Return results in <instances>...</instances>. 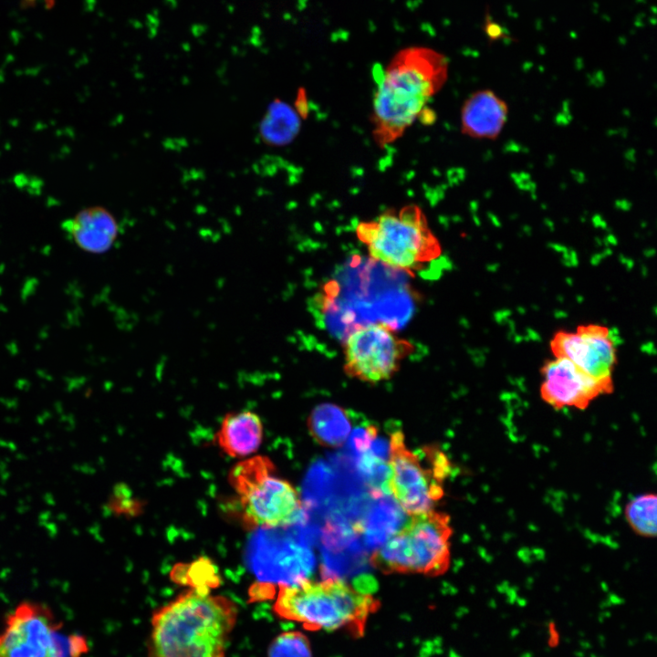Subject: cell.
Listing matches in <instances>:
<instances>
[{"mask_svg":"<svg viewBox=\"0 0 657 657\" xmlns=\"http://www.w3.org/2000/svg\"><path fill=\"white\" fill-rule=\"evenodd\" d=\"M165 1L168 3V5L174 7L176 5L178 0H165Z\"/></svg>","mask_w":657,"mask_h":657,"instance_id":"cell-20","label":"cell"},{"mask_svg":"<svg viewBox=\"0 0 657 657\" xmlns=\"http://www.w3.org/2000/svg\"><path fill=\"white\" fill-rule=\"evenodd\" d=\"M61 227L78 248L96 255L109 251L119 235V224L115 216L99 205L78 211L66 219Z\"/></svg>","mask_w":657,"mask_h":657,"instance_id":"cell-12","label":"cell"},{"mask_svg":"<svg viewBox=\"0 0 657 657\" xmlns=\"http://www.w3.org/2000/svg\"><path fill=\"white\" fill-rule=\"evenodd\" d=\"M51 615L22 605L8 616L0 632V657H62Z\"/></svg>","mask_w":657,"mask_h":657,"instance_id":"cell-10","label":"cell"},{"mask_svg":"<svg viewBox=\"0 0 657 657\" xmlns=\"http://www.w3.org/2000/svg\"><path fill=\"white\" fill-rule=\"evenodd\" d=\"M301 111L279 99L271 101L259 123L261 141L272 147L293 141L301 128Z\"/></svg>","mask_w":657,"mask_h":657,"instance_id":"cell-15","label":"cell"},{"mask_svg":"<svg viewBox=\"0 0 657 657\" xmlns=\"http://www.w3.org/2000/svg\"><path fill=\"white\" fill-rule=\"evenodd\" d=\"M263 436L260 417L254 412L244 410L229 412L223 418L214 441L227 455L242 458L259 449Z\"/></svg>","mask_w":657,"mask_h":657,"instance_id":"cell-14","label":"cell"},{"mask_svg":"<svg viewBox=\"0 0 657 657\" xmlns=\"http://www.w3.org/2000/svg\"><path fill=\"white\" fill-rule=\"evenodd\" d=\"M228 482L235 493L242 521L248 527H283L303 516L299 493L276 474L266 456L238 462L230 470Z\"/></svg>","mask_w":657,"mask_h":657,"instance_id":"cell-6","label":"cell"},{"mask_svg":"<svg viewBox=\"0 0 657 657\" xmlns=\"http://www.w3.org/2000/svg\"><path fill=\"white\" fill-rule=\"evenodd\" d=\"M412 351V345L400 338L389 325L371 323L358 328L347 337L343 369L349 377L378 383L391 379Z\"/></svg>","mask_w":657,"mask_h":657,"instance_id":"cell-8","label":"cell"},{"mask_svg":"<svg viewBox=\"0 0 657 657\" xmlns=\"http://www.w3.org/2000/svg\"><path fill=\"white\" fill-rule=\"evenodd\" d=\"M423 448L424 462L422 451L419 454L406 446L401 430L390 434L387 488L409 516L433 510L444 495L443 484L449 462L438 449Z\"/></svg>","mask_w":657,"mask_h":657,"instance_id":"cell-7","label":"cell"},{"mask_svg":"<svg viewBox=\"0 0 657 657\" xmlns=\"http://www.w3.org/2000/svg\"><path fill=\"white\" fill-rule=\"evenodd\" d=\"M484 31L490 42L509 37L504 26L494 21L490 15L485 16Z\"/></svg>","mask_w":657,"mask_h":657,"instance_id":"cell-19","label":"cell"},{"mask_svg":"<svg viewBox=\"0 0 657 657\" xmlns=\"http://www.w3.org/2000/svg\"><path fill=\"white\" fill-rule=\"evenodd\" d=\"M450 516L434 509L410 519L374 552L372 566L384 574H444L451 563Z\"/></svg>","mask_w":657,"mask_h":657,"instance_id":"cell-5","label":"cell"},{"mask_svg":"<svg viewBox=\"0 0 657 657\" xmlns=\"http://www.w3.org/2000/svg\"><path fill=\"white\" fill-rule=\"evenodd\" d=\"M506 102L491 89L472 93L461 108V131L476 140H495L508 119Z\"/></svg>","mask_w":657,"mask_h":657,"instance_id":"cell-13","label":"cell"},{"mask_svg":"<svg viewBox=\"0 0 657 657\" xmlns=\"http://www.w3.org/2000/svg\"><path fill=\"white\" fill-rule=\"evenodd\" d=\"M237 615L229 598L192 588L153 613L148 657H225Z\"/></svg>","mask_w":657,"mask_h":657,"instance_id":"cell-2","label":"cell"},{"mask_svg":"<svg viewBox=\"0 0 657 657\" xmlns=\"http://www.w3.org/2000/svg\"><path fill=\"white\" fill-rule=\"evenodd\" d=\"M618 336L607 326L579 325L575 331L558 330L549 346L555 358L570 360L597 380L613 381Z\"/></svg>","mask_w":657,"mask_h":657,"instance_id":"cell-9","label":"cell"},{"mask_svg":"<svg viewBox=\"0 0 657 657\" xmlns=\"http://www.w3.org/2000/svg\"><path fill=\"white\" fill-rule=\"evenodd\" d=\"M277 589L274 612L310 631L344 629L360 637L369 617L380 608V601L370 592L336 578L322 581L302 578L279 583Z\"/></svg>","mask_w":657,"mask_h":657,"instance_id":"cell-3","label":"cell"},{"mask_svg":"<svg viewBox=\"0 0 657 657\" xmlns=\"http://www.w3.org/2000/svg\"><path fill=\"white\" fill-rule=\"evenodd\" d=\"M657 496L655 494H642L631 499L625 506V517L631 529L639 536L654 537L656 523Z\"/></svg>","mask_w":657,"mask_h":657,"instance_id":"cell-17","label":"cell"},{"mask_svg":"<svg viewBox=\"0 0 657 657\" xmlns=\"http://www.w3.org/2000/svg\"><path fill=\"white\" fill-rule=\"evenodd\" d=\"M267 657H312L309 641L300 631L282 632L270 643Z\"/></svg>","mask_w":657,"mask_h":657,"instance_id":"cell-18","label":"cell"},{"mask_svg":"<svg viewBox=\"0 0 657 657\" xmlns=\"http://www.w3.org/2000/svg\"><path fill=\"white\" fill-rule=\"evenodd\" d=\"M308 427L312 437L320 444L339 446L350 434V415L339 405L324 402L312 410Z\"/></svg>","mask_w":657,"mask_h":657,"instance_id":"cell-16","label":"cell"},{"mask_svg":"<svg viewBox=\"0 0 657 657\" xmlns=\"http://www.w3.org/2000/svg\"><path fill=\"white\" fill-rule=\"evenodd\" d=\"M358 239L375 261L398 270L421 271L442 256V247L422 210L416 204L389 209L360 221Z\"/></svg>","mask_w":657,"mask_h":657,"instance_id":"cell-4","label":"cell"},{"mask_svg":"<svg viewBox=\"0 0 657 657\" xmlns=\"http://www.w3.org/2000/svg\"><path fill=\"white\" fill-rule=\"evenodd\" d=\"M372 137L383 148L400 139L422 118L427 103L446 82L448 59L432 48L400 50L386 67L374 66Z\"/></svg>","mask_w":657,"mask_h":657,"instance_id":"cell-1","label":"cell"},{"mask_svg":"<svg viewBox=\"0 0 657 657\" xmlns=\"http://www.w3.org/2000/svg\"><path fill=\"white\" fill-rule=\"evenodd\" d=\"M540 372V397L556 410H585L592 401L610 394L614 389L613 381L597 380L564 358L546 361Z\"/></svg>","mask_w":657,"mask_h":657,"instance_id":"cell-11","label":"cell"}]
</instances>
